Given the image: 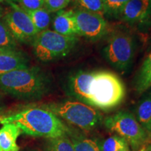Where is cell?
<instances>
[{"mask_svg":"<svg viewBox=\"0 0 151 151\" xmlns=\"http://www.w3.org/2000/svg\"><path fill=\"white\" fill-rule=\"evenodd\" d=\"M0 123H14L22 133L34 137L55 139L72 132L62 119L41 106H30L0 118Z\"/></svg>","mask_w":151,"mask_h":151,"instance_id":"7a4b0ae2","label":"cell"},{"mask_svg":"<svg viewBox=\"0 0 151 151\" xmlns=\"http://www.w3.org/2000/svg\"><path fill=\"white\" fill-rule=\"evenodd\" d=\"M22 134L16 124H4L0 128V147L3 151H19L17 140Z\"/></svg>","mask_w":151,"mask_h":151,"instance_id":"4fadbf2b","label":"cell"},{"mask_svg":"<svg viewBox=\"0 0 151 151\" xmlns=\"http://www.w3.org/2000/svg\"><path fill=\"white\" fill-rule=\"evenodd\" d=\"M18 45L16 40L2 20H0V50H18Z\"/></svg>","mask_w":151,"mask_h":151,"instance_id":"d6986e66","label":"cell"},{"mask_svg":"<svg viewBox=\"0 0 151 151\" xmlns=\"http://www.w3.org/2000/svg\"><path fill=\"white\" fill-rule=\"evenodd\" d=\"M29 58L18 50L0 51V75L29 67Z\"/></svg>","mask_w":151,"mask_h":151,"instance_id":"30bf717a","label":"cell"},{"mask_svg":"<svg viewBox=\"0 0 151 151\" xmlns=\"http://www.w3.org/2000/svg\"><path fill=\"white\" fill-rule=\"evenodd\" d=\"M129 0H104L105 15L120 17L122 9Z\"/></svg>","mask_w":151,"mask_h":151,"instance_id":"44dd1931","label":"cell"},{"mask_svg":"<svg viewBox=\"0 0 151 151\" xmlns=\"http://www.w3.org/2000/svg\"><path fill=\"white\" fill-rule=\"evenodd\" d=\"M78 42L76 37L64 36L48 29L38 34L32 46L39 61L49 62L69 55Z\"/></svg>","mask_w":151,"mask_h":151,"instance_id":"8992f818","label":"cell"},{"mask_svg":"<svg viewBox=\"0 0 151 151\" xmlns=\"http://www.w3.org/2000/svg\"><path fill=\"white\" fill-rule=\"evenodd\" d=\"M0 151H3L2 150H1V147H0Z\"/></svg>","mask_w":151,"mask_h":151,"instance_id":"4dcf8cb0","label":"cell"},{"mask_svg":"<svg viewBox=\"0 0 151 151\" xmlns=\"http://www.w3.org/2000/svg\"><path fill=\"white\" fill-rule=\"evenodd\" d=\"M11 6L2 21L17 43H31L39 34L27 13L16 3L7 1Z\"/></svg>","mask_w":151,"mask_h":151,"instance_id":"ba28073f","label":"cell"},{"mask_svg":"<svg viewBox=\"0 0 151 151\" xmlns=\"http://www.w3.org/2000/svg\"><path fill=\"white\" fill-rule=\"evenodd\" d=\"M145 151H151V141H150V143L148 145V146H147V148L146 149V150Z\"/></svg>","mask_w":151,"mask_h":151,"instance_id":"4316f807","label":"cell"},{"mask_svg":"<svg viewBox=\"0 0 151 151\" xmlns=\"http://www.w3.org/2000/svg\"><path fill=\"white\" fill-rule=\"evenodd\" d=\"M39 106L51 111L60 119L85 132L95 129L104 120L99 110L78 100L43 104Z\"/></svg>","mask_w":151,"mask_h":151,"instance_id":"277c9868","label":"cell"},{"mask_svg":"<svg viewBox=\"0 0 151 151\" xmlns=\"http://www.w3.org/2000/svg\"><path fill=\"white\" fill-rule=\"evenodd\" d=\"M0 51H1V50H0Z\"/></svg>","mask_w":151,"mask_h":151,"instance_id":"1f68e13d","label":"cell"},{"mask_svg":"<svg viewBox=\"0 0 151 151\" xmlns=\"http://www.w3.org/2000/svg\"><path fill=\"white\" fill-rule=\"evenodd\" d=\"M134 83L138 94H142L151 88V52L143 62L136 76Z\"/></svg>","mask_w":151,"mask_h":151,"instance_id":"9a60e30c","label":"cell"},{"mask_svg":"<svg viewBox=\"0 0 151 151\" xmlns=\"http://www.w3.org/2000/svg\"><path fill=\"white\" fill-rule=\"evenodd\" d=\"M67 93L79 101L105 111L124 101L125 86L118 75L106 70L78 71L68 77Z\"/></svg>","mask_w":151,"mask_h":151,"instance_id":"6da1fadb","label":"cell"},{"mask_svg":"<svg viewBox=\"0 0 151 151\" xmlns=\"http://www.w3.org/2000/svg\"><path fill=\"white\" fill-rule=\"evenodd\" d=\"M73 16L78 36L97 41L106 34L108 24L101 15L78 9L73 11Z\"/></svg>","mask_w":151,"mask_h":151,"instance_id":"9c48e42d","label":"cell"},{"mask_svg":"<svg viewBox=\"0 0 151 151\" xmlns=\"http://www.w3.org/2000/svg\"><path fill=\"white\" fill-rule=\"evenodd\" d=\"M126 143H127L121 137L113 135L99 143V146L101 151H118Z\"/></svg>","mask_w":151,"mask_h":151,"instance_id":"7402d4cb","label":"cell"},{"mask_svg":"<svg viewBox=\"0 0 151 151\" xmlns=\"http://www.w3.org/2000/svg\"><path fill=\"white\" fill-rule=\"evenodd\" d=\"M46 151H75L69 136L48 139L46 143Z\"/></svg>","mask_w":151,"mask_h":151,"instance_id":"ac0fdd59","label":"cell"},{"mask_svg":"<svg viewBox=\"0 0 151 151\" xmlns=\"http://www.w3.org/2000/svg\"><path fill=\"white\" fill-rule=\"evenodd\" d=\"M51 88L50 76L37 67H29L0 75V90L23 101L40 99Z\"/></svg>","mask_w":151,"mask_h":151,"instance_id":"3957f363","label":"cell"},{"mask_svg":"<svg viewBox=\"0 0 151 151\" xmlns=\"http://www.w3.org/2000/svg\"><path fill=\"white\" fill-rule=\"evenodd\" d=\"M71 0H44V8L50 13H57L64 10Z\"/></svg>","mask_w":151,"mask_h":151,"instance_id":"603a6c76","label":"cell"},{"mask_svg":"<svg viewBox=\"0 0 151 151\" xmlns=\"http://www.w3.org/2000/svg\"><path fill=\"white\" fill-rule=\"evenodd\" d=\"M118 151H131V150H130V148L129 145H128V143H126V144H124L122 148L119 149Z\"/></svg>","mask_w":151,"mask_h":151,"instance_id":"484cf974","label":"cell"},{"mask_svg":"<svg viewBox=\"0 0 151 151\" xmlns=\"http://www.w3.org/2000/svg\"><path fill=\"white\" fill-rule=\"evenodd\" d=\"M69 137L72 142L75 151H101L97 141L76 133L73 130Z\"/></svg>","mask_w":151,"mask_h":151,"instance_id":"2e32d148","label":"cell"},{"mask_svg":"<svg viewBox=\"0 0 151 151\" xmlns=\"http://www.w3.org/2000/svg\"><path fill=\"white\" fill-rule=\"evenodd\" d=\"M150 140H151V139H150Z\"/></svg>","mask_w":151,"mask_h":151,"instance_id":"d6a6232c","label":"cell"},{"mask_svg":"<svg viewBox=\"0 0 151 151\" xmlns=\"http://www.w3.org/2000/svg\"><path fill=\"white\" fill-rule=\"evenodd\" d=\"M18 5L25 11H31L44 7V0H18Z\"/></svg>","mask_w":151,"mask_h":151,"instance_id":"cb8c5ba5","label":"cell"},{"mask_svg":"<svg viewBox=\"0 0 151 151\" xmlns=\"http://www.w3.org/2000/svg\"><path fill=\"white\" fill-rule=\"evenodd\" d=\"M6 1H11V2H18V0H6Z\"/></svg>","mask_w":151,"mask_h":151,"instance_id":"83f0119b","label":"cell"},{"mask_svg":"<svg viewBox=\"0 0 151 151\" xmlns=\"http://www.w3.org/2000/svg\"><path fill=\"white\" fill-rule=\"evenodd\" d=\"M79 9L104 16L105 15L104 0H71Z\"/></svg>","mask_w":151,"mask_h":151,"instance_id":"ffe728a7","label":"cell"},{"mask_svg":"<svg viewBox=\"0 0 151 151\" xmlns=\"http://www.w3.org/2000/svg\"><path fill=\"white\" fill-rule=\"evenodd\" d=\"M143 3L144 4L145 7H146L148 14L150 15L151 14V0H141Z\"/></svg>","mask_w":151,"mask_h":151,"instance_id":"d4e9b609","label":"cell"},{"mask_svg":"<svg viewBox=\"0 0 151 151\" xmlns=\"http://www.w3.org/2000/svg\"><path fill=\"white\" fill-rule=\"evenodd\" d=\"M25 12L29 16L39 33L48 29L52 20L51 13L47 11L44 7L38 10Z\"/></svg>","mask_w":151,"mask_h":151,"instance_id":"e0dca14e","label":"cell"},{"mask_svg":"<svg viewBox=\"0 0 151 151\" xmlns=\"http://www.w3.org/2000/svg\"><path fill=\"white\" fill-rule=\"evenodd\" d=\"M1 8H0V18H1Z\"/></svg>","mask_w":151,"mask_h":151,"instance_id":"f1b7e54d","label":"cell"},{"mask_svg":"<svg viewBox=\"0 0 151 151\" xmlns=\"http://www.w3.org/2000/svg\"><path fill=\"white\" fill-rule=\"evenodd\" d=\"M149 16L141 0H129L122 9L120 18L124 22L134 24L146 20Z\"/></svg>","mask_w":151,"mask_h":151,"instance_id":"7c38bea8","label":"cell"},{"mask_svg":"<svg viewBox=\"0 0 151 151\" xmlns=\"http://www.w3.org/2000/svg\"><path fill=\"white\" fill-rule=\"evenodd\" d=\"M53 31L67 37L78 35L72 10H61L56 13L52 20Z\"/></svg>","mask_w":151,"mask_h":151,"instance_id":"8fae6325","label":"cell"},{"mask_svg":"<svg viewBox=\"0 0 151 151\" xmlns=\"http://www.w3.org/2000/svg\"><path fill=\"white\" fill-rule=\"evenodd\" d=\"M4 1V0H0V3L2 2V1Z\"/></svg>","mask_w":151,"mask_h":151,"instance_id":"f546056e","label":"cell"},{"mask_svg":"<svg viewBox=\"0 0 151 151\" xmlns=\"http://www.w3.org/2000/svg\"><path fill=\"white\" fill-rule=\"evenodd\" d=\"M135 118L141 127L146 130L151 139V92L138 104L135 111Z\"/></svg>","mask_w":151,"mask_h":151,"instance_id":"5bb4252c","label":"cell"},{"mask_svg":"<svg viewBox=\"0 0 151 151\" xmlns=\"http://www.w3.org/2000/svg\"><path fill=\"white\" fill-rule=\"evenodd\" d=\"M103 122L109 131L123 139L132 151L146 150L150 140L149 136L134 114L127 111H118L104 119Z\"/></svg>","mask_w":151,"mask_h":151,"instance_id":"5b68a950","label":"cell"},{"mask_svg":"<svg viewBox=\"0 0 151 151\" xmlns=\"http://www.w3.org/2000/svg\"><path fill=\"white\" fill-rule=\"evenodd\" d=\"M135 43L128 33L117 32L109 38L104 47V56L110 65L120 71L127 70L134 57Z\"/></svg>","mask_w":151,"mask_h":151,"instance_id":"52a82bcc","label":"cell"}]
</instances>
